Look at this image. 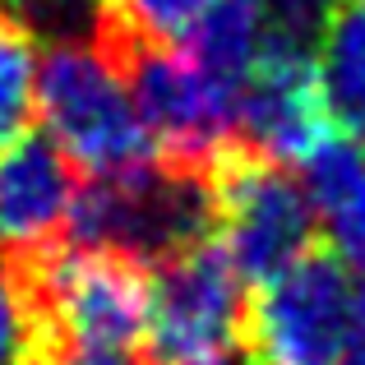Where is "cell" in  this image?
I'll return each mask as SVG.
<instances>
[{"instance_id": "cell-10", "label": "cell", "mask_w": 365, "mask_h": 365, "mask_svg": "<svg viewBox=\"0 0 365 365\" xmlns=\"http://www.w3.org/2000/svg\"><path fill=\"white\" fill-rule=\"evenodd\" d=\"M301 167L319 227L342 259L365 268V148L338 125Z\"/></svg>"}, {"instance_id": "cell-12", "label": "cell", "mask_w": 365, "mask_h": 365, "mask_svg": "<svg viewBox=\"0 0 365 365\" xmlns=\"http://www.w3.org/2000/svg\"><path fill=\"white\" fill-rule=\"evenodd\" d=\"M0 14L19 24L33 42L70 46V42H98L107 28L111 0H0Z\"/></svg>"}, {"instance_id": "cell-13", "label": "cell", "mask_w": 365, "mask_h": 365, "mask_svg": "<svg viewBox=\"0 0 365 365\" xmlns=\"http://www.w3.org/2000/svg\"><path fill=\"white\" fill-rule=\"evenodd\" d=\"M42 351V310L24 259L0 250V365H37Z\"/></svg>"}, {"instance_id": "cell-11", "label": "cell", "mask_w": 365, "mask_h": 365, "mask_svg": "<svg viewBox=\"0 0 365 365\" xmlns=\"http://www.w3.org/2000/svg\"><path fill=\"white\" fill-rule=\"evenodd\" d=\"M319 79L342 130L365 134V5L347 0L319 42Z\"/></svg>"}, {"instance_id": "cell-6", "label": "cell", "mask_w": 365, "mask_h": 365, "mask_svg": "<svg viewBox=\"0 0 365 365\" xmlns=\"http://www.w3.org/2000/svg\"><path fill=\"white\" fill-rule=\"evenodd\" d=\"M208 185H213L222 245L232 250L250 282H268L273 273L314 250L319 217L310 195L287 171V162L236 139L217 153Z\"/></svg>"}, {"instance_id": "cell-4", "label": "cell", "mask_w": 365, "mask_h": 365, "mask_svg": "<svg viewBox=\"0 0 365 365\" xmlns=\"http://www.w3.org/2000/svg\"><path fill=\"white\" fill-rule=\"evenodd\" d=\"M217 227L213 185L204 171L153 162L125 176L83 180L70 213V245H102L143 264L208 241Z\"/></svg>"}, {"instance_id": "cell-9", "label": "cell", "mask_w": 365, "mask_h": 365, "mask_svg": "<svg viewBox=\"0 0 365 365\" xmlns=\"http://www.w3.org/2000/svg\"><path fill=\"white\" fill-rule=\"evenodd\" d=\"M79 185V167L51 134H14L0 153V250L37 259L65 245Z\"/></svg>"}, {"instance_id": "cell-2", "label": "cell", "mask_w": 365, "mask_h": 365, "mask_svg": "<svg viewBox=\"0 0 365 365\" xmlns=\"http://www.w3.org/2000/svg\"><path fill=\"white\" fill-rule=\"evenodd\" d=\"M98 42L130 79L134 102L158 139V158L208 176L217 153L241 139V88L190 42H148L111 24Z\"/></svg>"}, {"instance_id": "cell-16", "label": "cell", "mask_w": 365, "mask_h": 365, "mask_svg": "<svg viewBox=\"0 0 365 365\" xmlns=\"http://www.w3.org/2000/svg\"><path fill=\"white\" fill-rule=\"evenodd\" d=\"M255 5H259V14H264L268 46L319 56L324 33H329L333 14H338L347 0H255ZM268 46H264V51H268Z\"/></svg>"}, {"instance_id": "cell-18", "label": "cell", "mask_w": 365, "mask_h": 365, "mask_svg": "<svg viewBox=\"0 0 365 365\" xmlns=\"http://www.w3.org/2000/svg\"><path fill=\"white\" fill-rule=\"evenodd\" d=\"M361 5H365V0H361Z\"/></svg>"}, {"instance_id": "cell-7", "label": "cell", "mask_w": 365, "mask_h": 365, "mask_svg": "<svg viewBox=\"0 0 365 365\" xmlns=\"http://www.w3.org/2000/svg\"><path fill=\"white\" fill-rule=\"evenodd\" d=\"M356 277L333 250H310L250 301V365H347Z\"/></svg>"}, {"instance_id": "cell-3", "label": "cell", "mask_w": 365, "mask_h": 365, "mask_svg": "<svg viewBox=\"0 0 365 365\" xmlns=\"http://www.w3.org/2000/svg\"><path fill=\"white\" fill-rule=\"evenodd\" d=\"M37 111L83 180L125 176L158 162V139L134 102L130 79L102 42L51 46L37 65Z\"/></svg>"}, {"instance_id": "cell-5", "label": "cell", "mask_w": 365, "mask_h": 365, "mask_svg": "<svg viewBox=\"0 0 365 365\" xmlns=\"http://www.w3.org/2000/svg\"><path fill=\"white\" fill-rule=\"evenodd\" d=\"M153 365H250L245 273L222 241H199L153 264Z\"/></svg>"}, {"instance_id": "cell-15", "label": "cell", "mask_w": 365, "mask_h": 365, "mask_svg": "<svg viewBox=\"0 0 365 365\" xmlns=\"http://www.w3.org/2000/svg\"><path fill=\"white\" fill-rule=\"evenodd\" d=\"M217 0H111L107 24L148 42H190Z\"/></svg>"}, {"instance_id": "cell-14", "label": "cell", "mask_w": 365, "mask_h": 365, "mask_svg": "<svg viewBox=\"0 0 365 365\" xmlns=\"http://www.w3.org/2000/svg\"><path fill=\"white\" fill-rule=\"evenodd\" d=\"M37 107V61L33 37L0 14V143L28 130V116Z\"/></svg>"}, {"instance_id": "cell-8", "label": "cell", "mask_w": 365, "mask_h": 365, "mask_svg": "<svg viewBox=\"0 0 365 365\" xmlns=\"http://www.w3.org/2000/svg\"><path fill=\"white\" fill-rule=\"evenodd\" d=\"M338 130L324 98L319 56L268 46L241 83V139L277 162H305Z\"/></svg>"}, {"instance_id": "cell-1", "label": "cell", "mask_w": 365, "mask_h": 365, "mask_svg": "<svg viewBox=\"0 0 365 365\" xmlns=\"http://www.w3.org/2000/svg\"><path fill=\"white\" fill-rule=\"evenodd\" d=\"M24 264L42 310L37 365H153V264L70 241Z\"/></svg>"}, {"instance_id": "cell-17", "label": "cell", "mask_w": 365, "mask_h": 365, "mask_svg": "<svg viewBox=\"0 0 365 365\" xmlns=\"http://www.w3.org/2000/svg\"><path fill=\"white\" fill-rule=\"evenodd\" d=\"M347 365H365V273L356 282V314H351V347H347Z\"/></svg>"}]
</instances>
